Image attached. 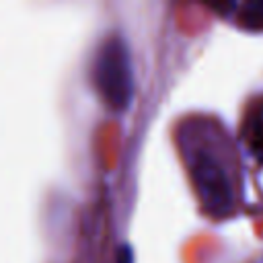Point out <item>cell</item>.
Returning <instances> with one entry per match:
<instances>
[{
    "label": "cell",
    "mask_w": 263,
    "mask_h": 263,
    "mask_svg": "<svg viewBox=\"0 0 263 263\" xmlns=\"http://www.w3.org/2000/svg\"><path fill=\"white\" fill-rule=\"evenodd\" d=\"M92 82L111 109L123 111L129 107L134 99V68L123 35L109 33L99 43L92 60Z\"/></svg>",
    "instance_id": "obj_1"
},
{
    "label": "cell",
    "mask_w": 263,
    "mask_h": 263,
    "mask_svg": "<svg viewBox=\"0 0 263 263\" xmlns=\"http://www.w3.org/2000/svg\"><path fill=\"white\" fill-rule=\"evenodd\" d=\"M191 179L201 208L212 218H226L232 212V189L228 175L212 154L203 150L195 152L191 160Z\"/></svg>",
    "instance_id": "obj_2"
},
{
    "label": "cell",
    "mask_w": 263,
    "mask_h": 263,
    "mask_svg": "<svg viewBox=\"0 0 263 263\" xmlns=\"http://www.w3.org/2000/svg\"><path fill=\"white\" fill-rule=\"evenodd\" d=\"M245 140L249 144L251 154L259 162H263V111L249 119V125H247V132H245Z\"/></svg>",
    "instance_id": "obj_4"
},
{
    "label": "cell",
    "mask_w": 263,
    "mask_h": 263,
    "mask_svg": "<svg viewBox=\"0 0 263 263\" xmlns=\"http://www.w3.org/2000/svg\"><path fill=\"white\" fill-rule=\"evenodd\" d=\"M236 21L247 31H263V0H249L238 6Z\"/></svg>",
    "instance_id": "obj_3"
},
{
    "label": "cell",
    "mask_w": 263,
    "mask_h": 263,
    "mask_svg": "<svg viewBox=\"0 0 263 263\" xmlns=\"http://www.w3.org/2000/svg\"><path fill=\"white\" fill-rule=\"evenodd\" d=\"M117 263H134V251L129 245H121L117 247V255H115Z\"/></svg>",
    "instance_id": "obj_5"
}]
</instances>
